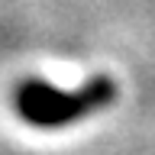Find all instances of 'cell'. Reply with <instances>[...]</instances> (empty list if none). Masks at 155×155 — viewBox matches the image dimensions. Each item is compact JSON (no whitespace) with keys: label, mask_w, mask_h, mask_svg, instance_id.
<instances>
[{"label":"cell","mask_w":155,"mask_h":155,"mask_svg":"<svg viewBox=\"0 0 155 155\" xmlns=\"http://www.w3.org/2000/svg\"><path fill=\"white\" fill-rule=\"evenodd\" d=\"M116 100V81L110 74H91L81 87H58L42 78H29L13 91V110L36 129H65L100 113Z\"/></svg>","instance_id":"1"}]
</instances>
